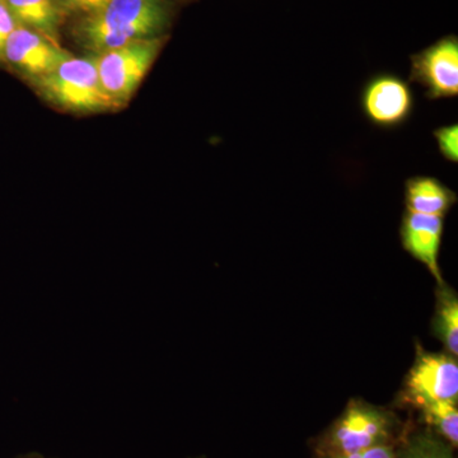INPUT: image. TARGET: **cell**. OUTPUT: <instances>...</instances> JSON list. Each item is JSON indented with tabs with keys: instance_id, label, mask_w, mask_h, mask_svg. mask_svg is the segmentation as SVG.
<instances>
[{
	"instance_id": "cell-16",
	"label": "cell",
	"mask_w": 458,
	"mask_h": 458,
	"mask_svg": "<svg viewBox=\"0 0 458 458\" xmlns=\"http://www.w3.org/2000/svg\"><path fill=\"white\" fill-rule=\"evenodd\" d=\"M18 27L16 18L12 14L5 0H0V62L4 57L5 44H7L9 36Z\"/></svg>"
},
{
	"instance_id": "cell-11",
	"label": "cell",
	"mask_w": 458,
	"mask_h": 458,
	"mask_svg": "<svg viewBox=\"0 0 458 458\" xmlns=\"http://www.w3.org/2000/svg\"><path fill=\"white\" fill-rule=\"evenodd\" d=\"M18 25L29 27L56 41L62 20L57 0H5Z\"/></svg>"
},
{
	"instance_id": "cell-1",
	"label": "cell",
	"mask_w": 458,
	"mask_h": 458,
	"mask_svg": "<svg viewBox=\"0 0 458 458\" xmlns=\"http://www.w3.org/2000/svg\"><path fill=\"white\" fill-rule=\"evenodd\" d=\"M171 16V0H110L83 18L78 38L98 55L129 42L158 38Z\"/></svg>"
},
{
	"instance_id": "cell-2",
	"label": "cell",
	"mask_w": 458,
	"mask_h": 458,
	"mask_svg": "<svg viewBox=\"0 0 458 458\" xmlns=\"http://www.w3.org/2000/svg\"><path fill=\"white\" fill-rule=\"evenodd\" d=\"M47 101L73 113L114 110L99 82L95 56H71L35 83Z\"/></svg>"
},
{
	"instance_id": "cell-15",
	"label": "cell",
	"mask_w": 458,
	"mask_h": 458,
	"mask_svg": "<svg viewBox=\"0 0 458 458\" xmlns=\"http://www.w3.org/2000/svg\"><path fill=\"white\" fill-rule=\"evenodd\" d=\"M433 137L436 140L437 147H438L439 155L451 162V164H458V125L451 123V125L439 126L434 129Z\"/></svg>"
},
{
	"instance_id": "cell-6",
	"label": "cell",
	"mask_w": 458,
	"mask_h": 458,
	"mask_svg": "<svg viewBox=\"0 0 458 458\" xmlns=\"http://www.w3.org/2000/svg\"><path fill=\"white\" fill-rule=\"evenodd\" d=\"M390 433L391 420L384 411L352 403L328 434L325 456L352 454L384 445Z\"/></svg>"
},
{
	"instance_id": "cell-13",
	"label": "cell",
	"mask_w": 458,
	"mask_h": 458,
	"mask_svg": "<svg viewBox=\"0 0 458 458\" xmlns=\"http://www.w3.org/2000/svg\"><path fill=\"white\" fill-rule=\"evenodd\" d=\"M424 419L439 436L447 439L452 447L458 445V410L456 403L439 401L420 408Z\"/></svg>"
},
{
	"instance_id": "cell-18",
	"label": "cell",
	"mask_w": 458,
	"mask_h": 458,
	"mask_svg": "<svg viewBox=\"0 0 458 458\" xmlns=\"http://www.w3.org/2000/svg\"><path fill=\"white\" fill-rule=\"evenodd\" d=\"M397 454L393 445H373L366 450L352 452V454H336V456H325L324 458H396Z\"/></svg>"
},
{
	"instance_id": "cell-4",
	"label": "cell",
	"mask_w": 458,
	"mask_h": 458,
	"mask_svg": "<svg viewBox=\"0 0 458 458\" xmlns=\"http://www.w3.org/2000/svg\"><path fill=\"white\" fill-rule=\"evenodd\" d=\"M361 114L385 131L403 128L414 114L417 99L409 81L391 72L372 75L361 87Z\"/></svg>"
},
{
	"instance_id": "cell-10",
	"label": "cell",
	"mask_w": 458,
	"mask_h": 458,
	"mask_svg": "<svg viewBox=\"0 0 458 458\" xmlns=\"http://www.w3.org/2000/svg\"><path fill=\"white\" fill-rule=\"evenodd\" d=\"M406 212L445 218L457 203V194L443 181L427 174L409 177L403 185Z\"/></svg>"
},
{
	"instance_id": "cell-14",
	"label": "cell",
	"mask_w": 458,
	"mask_h": 458,
	"mask_svg": "<svg viewBox=\"0 0 458 458\" xmlns=\"http://www.w3.org/2000/svg\"><path fill=\"white\" fill-rule=\"evenodd\" d=\"M452 448L432 434H418L406 443L396 458H454Z\"/></svg>"
},
{
	"instance_id": "cell-12",
	"label": "cell",
	"mask_w": 458,
	"mask_h": 458,
	"mask_svg": "<svg viewBox=\"0 0 458 458\" xmlns=\"http://www.w3.org/2000/svg\"><path fill=\"white\" fill-rule=\"evenodd\" d=\"M433 330L445 344L451 355H458V300L454 292H443L439 295L438 307L434 318Z\"/></svg>"
},
{
	"instance_id": "cell-9",
	"label": "cell",
	"mask_w": 458,
	"mask_h": 458,
	"mask_svg": "<svg viewBox=\"0 0 458 458\" xmlns=\"http://www.w3.org/2000/svg\"><path fill=\"white\" fill-rule=\"evenodd\" d=\"M445 218L406 212L400 225L401 245L403 250L426 265L434 278L442 284L438 258L441 252Z\"/></svg>"
},
{
	"instance_id": "cell-19",
	"label": "cell",
	"mask_w": 458,
	"mask_h": 458,
	"mask_svg": "<svg viewBox=\"0 0 458 458\" xmlns=\"http://www.w3.org/2000/svg\"><path fill=\"white\" fill-rule=\"evenodd\" d=\"M14 458H50L38 454V452H27V454H18Z\"/></svg>"
},
{
	"instance_id": "cell-5",
	"label": "cell",
	"mask_w": 458,
	"mask_h": 458,
	"mask_svg": "<svg viewBox=\"0 0 458 458\" xmlns=\"http://www.w3.org/2000/svg\"><path fill=\"white\" fill-rule=\"evenodd\" d=\"M409 82L423 87L429 101L458 95V38L443 36L410 55Z\"/></svg>"
},
{
	"instance_id": "cell-20",
	"label": "cell",
	"mask_w": 458,
	"mask_h": 458,
	"mask_svg": "<svg viewBox=\"0 0 458 458\" xmlns=\"http://www.w3.org/2000/svg\"><path fill=\"white\" fill-rule=\"evenodd\" d=\"M199 458H203V457H199Z\"/></svg>"
},
{
	"instance_id": "cell-3",
	"label": "cell",
	"mask_w": 458,
	"mask_h": 458,
	"mask_svg": "<svg viewBox=\"0 0 458 458\" xmlns=\"http://www.w3.org/2000/svg\"><path fill=\"white\" fill-rule=\"evenodd\" d=\"M164 44L165 38L158 36L129 42L95 55L99 82L114 107L131 101Z\"/></svg>"
},
{
	"instance_id": "cell-8",
	"label": "cell",
	"mask_w": 458,
	"mask_h": 458,
	"mask_svg": "<svg viewBox=\"0 0 458 458\" xmlns=\"http://www.w3.org/2000/svg\"><path fill=\"white\" fill-rule=\"evenodd\" d=\"M71 56L53 38L18 25L5 44L3 62L36 83Z\"/></svg>"
},
{
	"instance_id": "cell-17",
	"label": "cell",
	"mask_w": 458,
	"mask_h": 458,
	"mask_svg": "<svg viewBox=\"0 0 458 458\" xmlns=\"http://www.w3.org/2000/svg\"><path fill=\"white\" fill-rule=\"evenodd\" d=\"M110 0H57L62 12L83 13L86 16L104 8Z\"/></svg>"
},
{
	"instance_id": "cell-7",
	"label": "cell",
	"mask_w": 458,
	"mask_h": 458,
	"mask_svg": "<svg viewBox=\"0 0 458 458\" xmlns=\"http://www.w3.org/2000/svg\"><path fill=\"white\" fill-rule=\"evenodd\" d=\"M406 391L409 400L418 408L439 401L457 403L456 357L420 352L406 379Z\"/></svg>"
}]
</instances>
